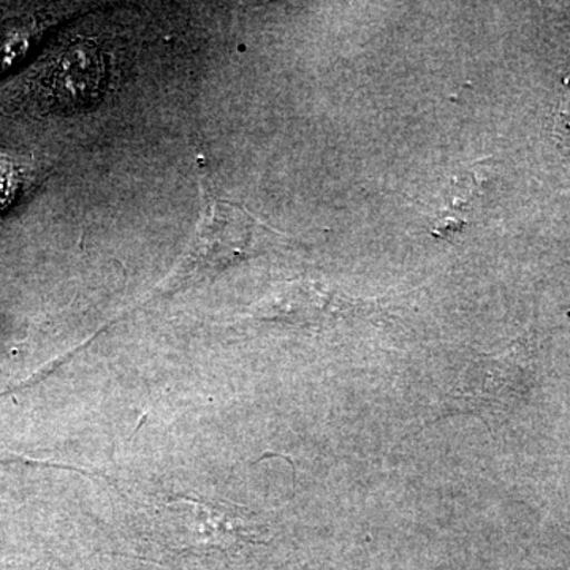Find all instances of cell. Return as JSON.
Instances as JSON below:
<instances>
[{
  "instance_id": "6da1fadb",
  "label": "cell",
  "mask_w": 570,
  "mask_h": 570,
  "mask_svg": "<svg viewBox=\"0 0 570 570\" xmlns=\"http://www.w3.org/2000/svg\"><path fill=\"white\" fill-rule=\"evenodd\" d=\"M255 230L257 224L245 209L225 202H213L205 208L179 277L193 279L238 262L253 249Z\"/></svg>"
}]
</instances>
